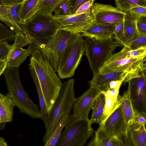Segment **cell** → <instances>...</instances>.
Wrapping results in <instances>:
<instances>
[{
    "instance_id": "obj_6",
    "label": "cell",
    "mask_w": 146,
    "mask_h": 146,
    "mask_svg": "<svg viewBox=\"0 0 146 146\" xmlns=\"http://www.w3.org/2000/svg\"><path fill=\"white\" fill-rule=\"evenodd\" d=\"M112 38L102 40L86 37L84 40L85 54L94 74L99 72L116 48L123 45Z\"/></svg>"
},
{
    "instance_id": "obj_20",
    "label": "cell",
    "mask_w": 146,
    "mask_h": 146,
    "mask_svg": "<svg viewBox=\"0 0 146 146\" xmlns=\"http://www.w3.org/2000/svg\"><path fill=\"white\" fill-rule=\"evenodd\" d=\"M15 104L8 92L5 95L0 93V116L2 122L6 123L13 121Z\"/></svg>"
},
{
    "instance_id": "obj_38",
    "label": "cell",
    "mask_w": 146,
    "mask_h": 146,
    "mask_svg": "<svg viewBox=\"0 0 146 146\" xmlns=\"http://www.w3.org/2000/svg\"><path fill=\"white\" fill-rule=\"evenodd\" d=\"M70 15H74L78 8L84 3L90 0H68Z\"/></svg>"
},
{
    "instance_id": "obj_7",
    "label": "cell",
    "mask_w": 146,
    "mask_h": 146,
    "mask_svg": "<svg viewBox=\"0 0 146 146\" xmlns=\"http://www.w3.org/2000/svg\"><path fill=\"white\" fill-rule=\"evenodd\" d=\"M80 33H74L61 58L57 72L62 79L72 76L85 52L84 40Z\"/></svg>"
},
{
    "instance_id": "obj_43",
    "label": "cell",
    "mask_w": 146,
    "mask_h": 146,
    "mask_svg": "<svg viewBox=\"0 0 146 146\" xmlns=\"http://www.w3.org/2000/svg\"><path fill=\"white\" fill-rule=\"evenodd\" d=\"M6 68V60L0 61V76L3 73Z\"/></svg>"
},
{
    "instance_id": "obj_34",
    "label": "cell",
    "mask_w": 146,
    "mask_h": 146,
    "mask_svg": "<svg viewBox=\"0 0 146 146\" xmlns=\"http://www.w3.org/2000/svg\"><path fill=\"white\" fill-rule=\"evenodd\" d=\"M146 47V36L140 35L130 44L129 48L135 50Z\"/></svg>"
},
{
    "instance_id": "obj_33",
    "label": "cell",
    "mask_w": 146,
    "mask_h": 146,
    "mask_svg": "<svg viewBox=\"0 0 146 146\" xmlns=\"http://www.w3.org/2000/svg\"><path fill=\"white\" fill-rule=\"evenodd\" d=\"M136 24L139 35L146 36V16L139 17L136 20Z\"/></svg>"
},
{
    "instance_id": "obj_8",
    "label": "cell",
    "mask_w": 146,
    "mask_h": 146,
    "mask_svg": "<svg viewBox=\"0 0 146 146\" xmlns=\"http://www.w3.org/2000/svg\"><path fill=\"white\" fill-rule=\"evenodd\" d=\"M146 56L139 58H125L119 52L112 54L100 68L99 72L104 74L113 72H126L129 73L124 82H128L141 73L146 72Z\"/></svg>"
},
{
    "instance_id": "obj_19",
    "label": "cell",
    "mask_w": 146,
    "mask_h": 146,
    "mask_svg": "<svg viewBox=\"0 0 146 146\" xmlns=\"http://www.w3.org/2000/svg\"><path fill=\"white\" fill-rule=\"evenodd\" d=\"M17 4L11 0H0V21L15 33H22L20 27L13 19L11 13L12 7Z\"/></svg>"
},
{
    "instance_id": "obj_5",
    "label": "cell",
    "mask_w": 146,
    "mask_h": 146,
    "mask_svg": "<svg viewBox=\"0 0 146 146\" xmlns=\"http://www.w3.org/2000/svg\"><path fill=\"white\" fill-rule=\"evenodd\" d=\"M88 118L70 115L56 146H83L92 135L94 129Z\"/></svg>"
},
{
    "instance_id": "obj_4",
    "label": "cell",
    "mask_w": 146,
    "mask_h": 146,
    "mask_svg": "<svg viewBox=\"0 0 146 146\" xmlns=\"http://www.w3.org/2000/svg\"><path fill=\"white\" fill-rule=\"evenodd\" d=\"M75 80L72 78L62 84L59 94L50 112L47 114L48 124L43 138L44 143L49 140L62 115L73 108L76 98Z\"/></svg>"
},
{
    "instance_id": "obj_44",
    "label": "cell",
    "mask_w": 146,
    "mask_h": 146,
    "mask_svg": "<svg viewBox=\"0 0 146 146\" xmlns=\"http://www.w3.org/2000/svg\"><path fill=\"white\" fill-rule=\"evenodd\" d=\"M7 143L3 138L0 137V146H7Z\"/></svg>"
},
{
    "instance_id": "obj_37",
    "label": "cell",
    "mask_w": 146,
    "mask_h": 146,
    "mask_svg": "<svg viewBox=\"0 0 146 146\" xmlns=\"http://www.w3.org/2000/svg\"><path fill=\"white\" fill-rule=\"evenodd\" d=\"M11 45L6 41H0V61L6 60Z\"/></svg>"
},
{
    "instance_id": "obj_42",
    "label": "cell",
    "mask_w": 146,
    "mask_h": 146,
    "mask_svg": "<svg viewBox=\"0 0 146 146\" xmlns=\"http://www.w3.org/2000/svg\"><path fill=\"white\" fill-rule=\"evenodd\" d=\"M146 115L144 114H135V122L137 125H145Z\"/></svg>"
},
{
    "instance_id": "obj_28",
    "label": "cell",
    "mask_w": 146,
    "mask_h": 146,
    "mask_svg": "<svg viewBox=\"0 0 146 146\" xmlns=\"http://www.w3.org/2000/svg\"><path fill=\"white\" fill-rule=\"evenodd\" d=\"M88 146H112L111 137H107L99 128L95 131L94 138L87 145Z\"/></svg>"
},
{
    "instance_id": "obj_9",
    "label": "cell",
    "mask_w": 146,
    "mask_h": 146,
    "mask_svg": "<svg viewBox=\"0 0 146 146\" xmlns=\"http://www.w3.org/2000/svg\"><path fill=\"white\" fill-rule=\"evenodd\" d=\"M74 33L67 30L60 29L40 50L55 72H57L63 53Z\"/></svg>"
},
{
    "instance_id": "obj_12",
    "label": "cell",
    "mask_w": 146,
    "mask_h": 146,
    "mask_svg": "<svg viewBox=\"0 0 146 146\" xmlns=\"http://www.w3.org/2000/svg\"><path fill=\"white\" fill-rule=\"evenodd\" d=\"M107 85L90 86L80 96L76 98L73 106V114L78 117L88 118L94 100L106 90Z\"/></svg>"
},
{
    "instance_id": "obj_31",
    "label": "cell",
    "mask_w": 146,
    "mask_h": 146,
    "mask_svg": "<svg viewBox=\"0 0 146 146\" xmlns=\"http://www.w3.org/2000/svg\"><path fill=\"white\" fill-rule=\"evenodd\" d=\"M125 58H139L146 56V47H142L135 50H131L124 46L119 52Z\"/></svg>"
},
{
    "instance_id": "obj_36",
    "label": "cell",
    "mask_w": 146,
    "mask_h": 146,
    "mask_svg": "<svg viewBox=\"0 0 146 146\" xmlns=\"http://www.w3.org/2000/svg\"><path fill=\"white\" fill-rule=\"evenodd\" d=\"M21 3L13 5L11 9V15L13 19L21 29V27L24 23L19 14V11Z\"/></svg>"
},
{
    "instance_id": "obj_25",
    "label": "cell",
    "mask_w": 146,
    "mask_h": 146,
    "mask_svg": "<svg viewBox=\"0 0 146 146\" xmlns=\"http://www.w3.org/2000/svg\"><path fill=\"white\" fill-rule=\"evenodd\" d=\"M29 66L31 75L38 95L40 110L42 115L41 119L43 121L46 128L48 124V115L45 100L37 74L33 68L31 66Z\"/></svg>"
},
{
    "instance_id": "obj_46",
    "label": "cell",
    "mask_w": 146,
    "mask_h": 146,
    "mask_svg": "<svg viewBox=\"0 0 146 146\" xmlns=\"http://www.w3.org/2000/svg\"><path fill=\"white\" fill-rule=\"evenodd\" d=\"M0 122H2L1 121V118H0Z\"/></svg>"
},
{
    "instance_id": "obj_17",
    "label": "cell",
    "mask_w": 146,
    "mask_h": 146,
    "mask_svg": "<svg viewBox=\"0 0 146 146\" xmlns=\"http://www.w3.org/2000/svg\"><path fill=\"white\" fill-rule=\"evenodd\" d=\"M124 34L121 42L123 45L129 48L131 44L139 36L137 31L136 21L139 16L129 10L124 11Z\"/></svg>"
},
{
    "instance_id": "obj_30",
    "label": "cell",
    "mask_w": 146,
    "mask_h": 146,
    "mask_svg": "<svg viewBox=\"0 0 146 146\" xmlns=\"http://www.w3.org/2000/svg\"><path fill=\"white\" fill-rule=\"evenodd\" d=\"M61 0H40L35 8L33 15L37 11L52 13L57 4Z\"/></svg>"
},
{
    "instance_id": "obj_11",
    "label": "cell",
    "mask_w": 146,
    "mask_h": 146,
    "mask_svg": "<svg viewBox=\"0 0 146 146\" xmlns=\"http://www.w3.org/2000/svg\"><path fill=\"white\" fill-rule=\"evenodd\" d=\"M90 10L96 23L115 25L124 20V12L109 5L96 3Z\"/></svg>"
},
{
    "instance_id": "obj_23",
    "label": "cell",
    "mask_w": 146,
    "mask_h": 146,
    "mask_svg": "<svg viewBox=\"0 0 146 146\" xmlns=\"http://www.w3.org/2000/svg\"><path fill=\"white\" fill-rule=\"evenodd\" d=\"M127 131L133 146H146V131L145 125L135 123L127 127Z\"/></svg>"
},
{
    "instance_id": "obj_3",
    "label": "cell",
    "mask_w": 146,
    "mask_h": 146,
    "mask_svg": "<svg viewBox=\"0 0 146 146\" xmlns=\"http://www.w3.org/2000/svg\"><path fill=\"white\" fill-rule=\"evenodd\" d=\"M19 66L7 68L3 73L8 92L20 111L33 119H42L40 110L25 90L19 74Z\"/></svg>"
},
{
    "instance_id": "obj_35",
    "label": "cell",
    "mask_w": 146,
    "mask_h": 146,
    "mask_svg": "<svg viewBox=\"0 0 146 146\" xmlns=\"http://www.w3.org/2000/svg\"><path fill=\"white\" fill-rule=\"evenodd\" d=\"M124 34L123 21L115 25L113 35L114 38L121 43Z\"/></svg>"
},
{
    "instance_id": "obj_26",
    "label": "cell",
    "mask_w": 146,
    "mask_h": 146,
    "mask_svg": "<svg viewBox=\"0 0 146 146\" xmlns=\"http://www.w3.org/2000/svg\"><path fill=\"white\" fill-rule=\"evenodd\" d=\"M72 109L73 108L70 109L62 115L51 136L44 143L45 146H56Z\"/></svg>"
},
{
    "instance_id": "obj_2",
    "label": "cell",
    "mask_w": 146,
    "mask_h": 146,
    "mask_svg": "<svg viewBox=\"0 0 146 146\" xmlns=\"http://www.w3.org/2000/svg\"><path fill=\"white\" fill-rule=\"evenodd\" d=\"M61 28L52 13L39 11L21 27L22 33L31 41L29 46L35 48L44 46Z\"/></svg>"
},
{
    "instance_id": "obj_1",
    "label": "cell",
    "mask_w": 146,
    "mask_h": 146,
    "mask_svg": "<svg viewBox=\"0 0 146 146\" xmlns=\"http://www.w3.org/2000/svg\"><path fill=\"white\" fill-rule=\"evenodd\" d=\"M28 51L31 56L29 65L33 68L37 76L48 114L59 94L62 83L43 53L37 49Z\"/></svg>"
},
{
    "instance_id": "obj_22",
    "label": "cell",
    "mask_w": 146,
    "mask_h": 146,
    "mask_svg": "<svg viewBox=\"0 0 146 146\" xmlns=\"http://www.w3.org/2000/svg\"><path fill=\"white\" fill-rule=\"evenodd\" d=\"M121 106L125 122L127 127L135 123V113L130 96V89L129 87L122 96Z\"/></svg>"
},
{
    "instance_id": "obj_29",
    "label": "cell",
    "mask_w": 146,
    "mask_h": 146,
    "mask_svg": "<svg viewBox=\"0 0 146 146\" xmlns=\"http://www.w3.org/2000/svg\"><path fill=\"white\" fill-rule=\"evenodd\" d=\"M117 7L123 11L132 8L142 6L146 7V0H115Z\"/></svg>"
},
{
    "instance_id": "obj_14",
    "label": "cell",
    "mask_w": 146,
    "mask_h": 146,
    "mask_svg": "<svg viewBox=\"0 0 146 146\" xmlns=\"http://www.w3.org/2000/svg\"><path fill=\"white\" fill-rule=\"evenodd\" d=\"M54 18L61 26V29L67 30L74 33H81L94 21L91 10L82 14Z\"/></svg>"
},
{
    "instance_id": "obj_21",
    "label": "cell",
    "mask_w": 146,
    "mask_h": 146,
    "mask_svg": "<svg viewBox=\"0 0 146 146\" xmlns=\"http://www.w3.org/2000/svg\"><path fill=\"white\" fill-rule=\"evenodd\" d=\"M129 74V73L126 72H113L102 74L98 72L94 74L89 83L90 87L102 86L106 85L113 80L125 79Z\"/></svg>"
},
{
    "instance_id": "obj_39",
    "label": "cell",
    "mask_w": 146,
    "mask_h": 146,
    "mask_svg": "<svg viewBox=\"0 0 146 146\" xmlns=\"http://www.w3.org/2000/svg\"><path fill=\"white\" fill-rule=\"evenodd\" d=\"M95 0H90L81 5L77 9L74 14L83 13L90 10Z\"/></svg>"
},
{
    "instance_id": "obj_18",
    "label": "cell",
    "mask_w": 146,
    "mask_h": 146,
    "mask_svg": "<svg viewBox=\"0 0 146 146\" xmlns=\"http://www.w3.org/2000/svg\"><path fill=\"white\" fill-rule=\"evenodd\" d=\"M119 90L107 89L103 92L105 97V104L100 125L120 105L122 96L119 94Z\"/></svg>"
},
{
    "instance_id": "obj_32",
    "label": "cell",
    "mask_w": 146,
    "mask_h": 146,
    "mask_svg": "<svg viewBox=\"0 0 146 146\" xmlns=\"http://www.w3.org/2000/svg\"><path fill=\"white\" fill-rule=\"evenodd\" d=\"M53 11L54 12V17L70 15L69 0H61L56 6Z\"/></svg>"
},
{
    "instance_id": "obj_10",
    "label": "cell",
    "mask_w": 146,
    "mask_h": 146,
    "mask_svg": "<svg viewBox=\"0 0 146 146\" xmlns=\"http://www.w3.org/2000/svg\"><path fill=\"white\" fill-rule=\"evenodd\" d=\"M130 96L135 114L146 115V72L128 82Z\"/></svg>"
},
{
    "instance_id": "obj_41",
    "label": "cell",
    "mask_w": 146,
    "mask_h": 146,
    "mask_svg": "<svg viewBox=\"0 0 146 146\" xmlns=\"http://www.w3.org/2000/svg\"><path fill=\"white\" fill-rule=\"evenodd\" d=\"M139 16H146V7L138 6L134 7L129 10Z\"/></svg>"
},
{
    "instance_id": "obj_16",
    "label": "cell",
    "mask_w": 146,
    "mask_h": 146,
    "mask_svg": "<svg viewBox=\"0 0 146 146\" xmlns=\"http://www.w3.org/2000/svg\"><path fill=\"white\" fill-rule=\"evenodd\" d=\"M115 25L97 24L94 22L81 32L82 36L97 39L113 38Z\"/></svg>"
},
{
    "instance_id": "obj_13",
    "label": "cell",
    "mask_w": 146,
    "mask_h": 146,
    "mask_svg": "<svg viewBox=\"0 0 146 146\" xmlns=\"http://www.w3.org/2000/svg\"><path fill=\"white\" fill-rule=\"evenodd\" d=\"M14 40L6 60V68L19 66L29 55L27 49L23 48L31 42L27 36L23 33H15Z\"/></svg>"
},
{
    "instance_id": "obj_45",
    "label": "cell",
    "mask_w": 146,
    "mask_h": 146,
    "mask_svg": "<svg viewBox=\"0 0 146 146\" xmlns=\"http://www.w3.org/2000/svg\"><path fill=\"white\" fill-rule=\"evenodd\" d=\"M14 2L17 3H22L24 0H11Z\"/></svg>"
},
{
    "instance_id": "obj_40",
    "label": "cell",
    "mask_w": 146,
    "mask_h": 146,
    "mask_svg": "<svg viewBox=\"0 0 146 146\" xmlns=\"http://www.w3.org/2000/svg\"><path fill=\"white\" fill-rule=\"evenodd\" d=\"M125 78L112 80L108 84L106 89H114L120 88Z\"/></svg>"
},
{
    "instance_id": "obj_27",
    "label": "cell",
    "mask_w": 146,
    "mask_h": 146,
    "mask_svg": "<svg viewBox=\"0 0 146 146\" xmlns=\"http://www.w3.org/2000/svg\"><path fill=\"white\" fill-rule=\"evenodd\" d=\"M40 0H24L22 3L19 14L23 23L33 15L34 11Z\"/></svg>"
},
{
    "instance_id": "obj_24",
    "label": "cell",
    "mask_w": 146,
    "mask_h": 146,
    "mask_svg": "<svg viewBox=\"0 0 146 146\" xmlns=\"http://www.w3.org/2000/svg\"><path fill=\"white\" fill-rule=\"evenodd\" d=\"M102 92L95 99L93 102L92 107L93 112L90 119L91 124L97 123L100 125L101 124L105 104V97Z\"/></svg>"
},
{
    "instance_id": "obj_15",
    "label": "cell",
    "mask_w": 146,
    "mask_h": 146,
    "mask_svg": "<svg viewBox=\"0 0 146 146\" xmlns=\"http://www.w3.org/2000/svg\"><path fill=\"white\" fill-rule=\"evenodd\" d=\"M108 137L117 136L126 131V124L121 104L99 127Z\"/></svg>"
}]
</instances>
